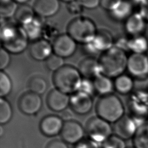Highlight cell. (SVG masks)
Instances as JSON below:
<instances>
[{
  "mask_svg": "<svg viewBox=\"0 0 148 148\" xmlns=\"http://www.w3.org/2000/svg\"><path fill=\"white\" fill-rule=\"evenodd\" d=\"M1 39L3 47L13 54L23 52L27 48L29 39L22 26L5 20L1 23Z\"/></svg>",
  "mask_w": 148,
  "mask_h": 148,
  "instance_id": "1",
  "label": "cell"
},
{
  "mask_svg": "<svg viewBox=\"0 0 148 148\" xmlns=\"http://www.w3.org/2000/svg\"><path fill=\"white\" fill-rule=\"evenodd\" d=\"M98 61L103 75L116 77L127 69L128 57L124 51L113 46L102 53Z\"/></svg>",
  "mask_w": 148,
  "mask_h": 148,
  "instance_id": "2",
  "label": "cell"
},
{
  "mask_svg": "<svg viewBox=\"0 0 148 148\" xmlns=\"http://www.w3.org/2000/svg\"><path fill=\"white\" fill-rule=\"evenodd\" d=\"M82 80L79 69L69 64H65L54 72L52 77L56 88L66 94L78 91Z\"/></svg>",
  "mask_w": 148,
  "mask_h": 148,
  "instance_id": "3",
  "label": "cell"
},
{
  "mask_svg": "<svg viewBox=\"0 0 148 148\" xmlns=\"http://www.w3.org/2000/svg\"><path fill=\"white\" fill-rule=\"evenodd\" d=\"M95 110L98 117L110 123H114L124 116L125 110L121 99L110 94L101 96L98 99Z\"/></svg>",
  "mask_w": 148,
  "mask_h": 148,
  "instance_id": "4",
  "label": "cell"
},
{
  "mask_svg": "<svg viewBox=\"0 0 148 148\" xmlns=\"http://www.w3.org/2000/svg\"><path fill=\"white\" fill-rule=\"evenodd\" d=\"M67 34L76 42L88 43L94 39L97 29L92 20L84 16H77L71 20L66 28Z\"/></svg>",
  "mask_w": 148,
  "mask_h": 148,
  "instance_id": "5",
  "label": "cell"
},
{
  "mask_svg": "<svg viewBox=\"0 0 148 148\" xmlns=\"http://www.w3.org/2000/svg\"><path fill=\"white\" fill-rule=\"evenodd\" d=\"M86 131L90 139L101 144L109 138L113 132L110 123L98 116L91 117L87 121Z\"/></svg>",
  "mask_w": 148,
  "mask_h": 148,
  "instance_id": "6",
  "label": "cell"
},
{
  "mask_svg": "<svg viewBox=\"0 0 148 148\" xmlns=\"http://www.w3.org/2000/svg\"><path fill=\"white\" fill-rule=\"evenodd\" d=\"M129 116L135 121L138 127L148 120V101L132 94L127 103Z\"/></svg>",
  "mask_w": 148,
  "mask_h": 148,
  "instance_id": "7",
  "label": "cell"
},
{
  "mask_svg": "<svg viewBox=\"0 0 148 148\" xmlns=\"http://www.w3.org/2000/svg\"><path fill=\"white\" fill-rule=\"evenodd\" d=\"M114 40L111 33L105 29L97 31L93 40L84 45V50L90 55L103 53L113 46Z\"/></svg>",
  "mask_w": 148,
  "mask_h": 148,
  "instance_id": "8",
  "label": "cell"
},
{
  "mask_svg": "<svg viewBox=\"0 0 148 148\" xmlns=\"http://www.w3.org/2000/svg\"><path fill=\"white\" fill-rule=\"evenodd\" d=\"M127 70L136 79L148 77V56L146 54L132 53L128 57Z\"/></svg>",
  "mask_w": 148,
  "mask_h": 148,
  "instance_id": "9",
  "label": "cell"
},
{
  "mask_svg": "<svg viewBox=\"0 0 148 148\" xmlns=\"http://www.w3.org/2000/svg\"><path fill=\"white\" fill-rule=\"evenodd\" d=\"M54 53L63 58L72 56L76 49V42L68 34L57 35L52 43Z\"/></svg>",
  "mask_w": 148,
  "mask_h": 148,
  "instance_id": "10",
  "label": "cell"
},
{
  "mask_svg": "<svg viewBox=\"0 0 148 148\" xmlns=\"http://www.w3.org/2000/svg\"><path fill=\"white\" fill-rule=\"evenodd\" d=\"M18 105L22 113L27 115H33L37 113L42 108V99L39 95L29 91L20 96Z\"/></svg>",
  "mask_w": 148,
  "mask_h": 148,
  "instance_id": "11",
  "label": "cell"
},
{
  "mask_svg": "<svg viewBox=\"0 0 148 148\" xmlns=\"http://www.w3.org/2000/svg\"><path fill=\"white\" fill-rule=\"evenodd\" d=\"M60 135L65 143L76 145L83 139L84 129L79 122L72 120L64 122Z\"/></svg>",
  "mask_w": 148,
  "mask_h": 148,
  "instance_id": "12",
  "label": "cell"
},
{
  "mask_svg": "<svg viewBox=\"0 0 148 148\" xmlns=\"http://www.w3.org/2000/svg\"><path fill=\"white\" fill-rule=\"evenodd\" d=\"M92 105V97L83 92L78 91L70 97L69 106L71 110L76 114L84 115L88 113Z\"/></svg>",
  "mask_w": 148,
  "mask_h": 148,
  "instance_id": "13",
  "label": "cell"
},
{
  "mask_svg": "<svg viewBox=\"0 0 148 148\" xmlns=\"http://www.w3.org/2000/svg\"><path fill=\"white\" fill-rule=\"evenodd\" d=\"M113 131L114 134L124 140L134 137L138 125L135 121L129 116L124 115L114 123Z\"/></svg>",
  "mask_w": 148,
  "mask_h": 148,
  "instance_id": "14",
  "label": "cell"
},
{
  "mask_svg": "<svg viewBox=\"0 0 148 148\" xmlns=\"http://www.w3.org/2000/svg\"><path fill=\"white\" fill-rule=\"evenodd\" d=\"M64 124V122L60 116L50 114L42 119L39 128L44 135L51 137L61 134Z\"/></svg>",
  "mask_w": 148,
  "mask_h": 148,
  "instance_id": "15",
  "label": "cell"
},
{
  "mask_svg": "<svg viewBox=\"0 0 148 148\" xmlns=\"http://www.w3.org/2000/svg\"><path fill=\"white\" fill-rule=\"evenodd\" d=\"M70 97L57 88L52 89L47 94L46 103L53 111L61 112L69 105Z\"/></svg>",
  "mask_w": 148,
  "mask_h": 148,
  "instance_id": "16",
  "label": "cell"
},
{
  "mask_svg": "<svg viewBox=\"0 0 148 148\" xmlns=\"http://www.w3.org/2000/svg\"><path fill=\"white\" fill-rule=\"evenodd\" d=\"M78 69L81 75L90 79H95L102 75L98 60L91 56L83 59L79 62Z\"/></svg>",
  "mask_w": 148,
  "mask_h": 148,
  "instance_id": "17",
  "label": "cell"
},
{
  "mask_svg": "<svg viewBox=\"0 0 148 148\" xmlns=\"http://www.w3.org/2000/svg\"><path fill=\"white\" fill-rule=\"evenodd\" d=\"M52 51V45L45 39H39L35 40L29 49L30 56L37 61L46 60L51 55Z\"/></svg>",
  "mask_w": 148,
  "mask_h": 148,
  "instance_id": "18",
  "label": "cell"
},
{
  "mask_svg": "<svg viewBox=\"0 0 148 148\" xmlns=\"http://www.w3.org/2000/svg\"><path fill=\"white\" fill-rule=\"evenodd\" d=\"M146 22L139 12L134 13L125 21V29L132 37L143 35L146 29Z\"/></svg>",
  "mask_w": 148,
  "mask_h": 148,
  "instance_id": "19",
  "label": "cell"
},
{
  "mask_svg": "<svg viewBox=\"0 0 148 148\" xmlns=\"http://www.w3.org/2000/svg\"><path fill=\"white\" fill-rule=\"evenodd\" d=\"M32 8L39 16L49 17L57 13L60 3L58 0H35Z\"/></svg>",
  "mask_w": 148,
  "mask_h": 148,
  "instance_id": "20",
  "label": "cell"
},
{
  "mask_svg": "<svg viewBox=\"0 0 148 148\" xmlns=\"http://www.w3.org/2000/svg\"><path fill=\"white\" fill-rule=\"evenodd\" d=\"M135 87V81L132 77L121 74L116 77L114 82V87L117 92L121 94H128L134 90Z\"/></svg>",
  "mask_w": 148,
  "mask_h": 148,
  "instance_id": "21",
  "label": "cell"
},
{
  "mask_svg": "<svg viewBox=\"0 0 148 148\" xmlns=\"http://www.w3.org/2000/svg\"><path fill=\"white\" fill-rule=\"evenodd\" d=\"M134 5L130 0H122L116 8L110 12L112 18L116 20H126L133 14Z\"/></svg>",
  "mask_w": 148,
  "mask_h": 148,
  "instance_id": "22",
  "label": "cell"
},
{
  "mask_svg": "<svg viewBox=\"0 0 148 148\" xmlns=\"http://www.w3.org/2000/svg\"><path fill=\"white\" fill-rule=\"evenodd\" d=\"M94 84L96 92L101 95V96L112 94L114 87V83L110 79V77L101 75L94 79Z\"/></svg>",
  "mask_w": 148,
  "mask_h": 148,
  "instance_id": "23",
  "label": "cell"
},
{
  "mask_svg": "<svg viewBox=\"0 0 148 148\" xmlns=\"http://www.w3.org/2000/svg\"><path fill=\"white\" fill-rule=\"evenodd\" d=\"M35 13L33 8L26 4H20L18 6L14 17L18 23L24 25L34 19Z\"/></svg>",
  "mask_w": 148,
  "mask_h": 148,
  "instance_id": "24",
  "label": "cell"
},
{
  "mask_svg": "<svg viewBox=\"0 0 148 148\" xmlns=\"http://www.w3.org/2000/svg\"><path fill=\"white\" fill-rule=\"evenodd\" d=\"M26 32L29 39L36 40L39 39L43 32V24L42 20L36 17L29 23L22 25Z\"/></svg>",
  "mask_w": 148,
  "mask_h": 148,
  "instance_id": "25",
  "label": "cell"
},
{
  "mask_svg": "<svg viewBox=\"0 0 148 148\" xmlns=\"http://www.w3.org/2000/svg\"><path fill=\"white\" fill-rule=\"evenodd\" d=\"M147 50L148 39L143 35L130 38L129 51L135 54H146Z\"/></svg>",
  "mask_w": 148,
  "mask_h": 148,
  "instance_id": "26",
  "label": "cell"
},
{
  "mask_svg": "<svg viewBox=\"0 0 148 148\" xmlns=\"http://www.w3.org/2000/svg\"><path fill=\"white\" fill-rule=\"evenodd\" d=\"M135 148H148V123L139 126L133 137Z\"/></svg>",
  "mask_w": 148,
  "mask_h": 148,
  "instance_id": "27",
  "label": "cell"
},
{
  "mask_svg": "<svg viewBox=\"0 0 148 148\" xmlns=\"http://www.w3.org/2000/svg\"><path fill=\"white\" fill-rule=\"evenodd\" d=\"M28 87L30 91L40 95L46 91L47 84L43 77L38 75H35L29 79Z\"/></svg>",
  "mask_w": 148,
  "mask_h": 148,
  "instance_id": "28",
  "label": "cell"
},
{
  "mask_svg": "<svg viewBox=\"0 0 148 148\" xmlns=\"http://www.w3.org/2000/svg\"><path fill=\"white\" fill-rule=\"evenodd\" d=\"M13 110L10 103L4 98L0 99V123L1 125L9 122L12 117Z\"/></svg>",
  "mask_w": 148,
  "mask_h": 148,
  "instance_id": "29",
  "label": "cell"
},
{
  "mask_svg": "<svg viewBox=\"0 0 148 148\" xmlns=\"http://www.w3.org/2000/svg\"><path fill=\"white\" fill-rule=\"evenodd\" d=\"M17 7V3L14 0L1 1L0 14L1 18L7 19L14 16Z\"/></svg>",
  "mask_w": 148,
  "mask_h": 148,
  "instance_id": "30",
  "label": "cell"
},
{
  "mask_svg": "<svg viewBox=\"0 0 148 148\" xmlns=\"http://www.w3.org/2000/svg\"><path fill=\"white\" fill-rule=\"evenodd\" d=\"M134 94L148 101V77L135 81Z\"/></svg>",
  "mask_w": 148,
  "mask_h": 148,
  "instance_id": "31",
  "label": "cell"
},
{
  "mask_svg": "<svg viewBox=\"0 0 148 148\" xmlns=\"http://www.w3.org/2000/svg\"><path fill=\"white\" fill-rule=\"evenodd\" d=\"M12 88V83L10 78L4 72H0V95L3 98L9 95Z\"/></svg>",
  "mask_w": 148,
  "mask_h": 148,
  "instance_id": "32",
  "label": "cell"
},
{
  "mask_svg": "<svg viewBox=\"0 0 148 148\" xmlns=\"http://www.w3.org/2000/svg\"><path fill=\"white\" fill-rule=\"evenodd\" d=\"M102 148H127L125 140L112 134L102 143Z\"/></svg>",
  "mask_w": 148,
  "mask_h": 148,
  "instance_id": "33",
  "label": "cell"
},
{
  "mask_svg": "<svg viewBox=\"0 0 148 148\" xmlns=\"http://www.w3.org/2000/svg\"><path fill=\"white\" fill-rule=\"evenodd\" d=\"M64 58L55 54H51L46 60V67L50 70L56 72L64 65Z\"/></svg>",
  "mask_w": 148,
  "mask_h": 148,
  "instance_id": "34",
  "label": "cell"
},
{
  "mask_svg": "<svg viewBox=\"0 0 148 148\" xmlns=\"http://www.w3.org/2000/svg\"><path fill=\"white\" fill-rule=\"evenodd\" d=\"M79 91L87 94L92 97L96 92L94 81H92V79L84 77L82 80Z\"/></svg>",
  "mask_w": 148,
  "mask_h": 148,
  "instance_id": "35",
  "label": "cell"
},
{
  "mask_svg": "<svg viewBox=\"0 0 148 148\" xmlns=\"http://www.w3.org/2000/svg\"><path fill=\"white\" fill-rule=\"evenodd\" d=\"M10 57L9 52L3 47L0 50V69L1 71L6 68L10 63Z\"/></svg>",
  "mask_w": 148,
  "mask_h": 148,
  "instance_id": "36",
  "label": "cell"
},
{
  "mask_svg": "<svg viewBox=\"0 0 148 148\" xmlns=\"http://www.w3.org/2000/svg\"><path fill=\"white\" fill-rule=\"evenodd\" d=\"M75 148H99V143L92 139H83L75 145Z\"/></svg>",
  "mask_w": 148,
  "mask_h": 148,
  "instance_id": "37",
  "label": "cell"
},
{
  "mask_svg": "<svg viewBox=\"0 0 148 148\" xmlns=\"http://www.w3.org/2000/svg\"><path fill=\"white\" fill-rule=\"evenodd\" d=\"M121 1L122 0H101L100 5L103 9L110 12L116 8Z\"/></svg>",
  "mask_w": 148,
  "mask_h": 148,
  "instance_id": "38",
  "label": "cell"
},
{
  "mask_svg": "<svg viewBox=\"0 0 148 148\" xmlns=\"http://www.w3.org/2000/svg\"><path fill=\"white\" fill-rule=\"evenodd\" d=\"M83 8V7L76 0L68 3V10L72 14H77L80 13L82 12V9Z\"/></svg>",
  "mask_w": 148,
  "mask_h": 148,
  "instance_id": "39",
  "label": "cell"
},
{
  "mask_svg": "<svg viewBox=\"0 0 148 148\" xmlns=\"http://www.w3.org/2000/svg\"><path fill=\"white\" fill-rule=\"evenodd\" d=\"M83 8L94 9L100 5L101 0H76Z\"/></svg>",
  "mask_w": 148,
  "mask_h": 148,
  "instance_id": "40",
  "label": "cell"
},
{
  "mask_svg": "<svg viewBox=\"0 0 148 148\" xmlns=\"http://www.w3.org/2000/svg\"><path fill=\"white\" fill-rule=\"evenodd\" d=\"M129 39L124 38H119L114 46L125 51H129Z\"/></svg>",
  "mask_w": 148,
  "mask_h": 148,
  "instance_id": "41",
  "label": "cell"
},
{
  "mask_svg": "<svg viewBox=\"0 0 148 148\" xmlns=\"http://www.w3.org/2000/svg\"><path fill=\"white\" fill-rule=\"evenodd\" d=\"M46 148H69L66 143L62 140L55 139L50 141Z\"/></svg>",
  "mask_w": 148,
  "mask_h": 148,
  "instance_id": "42",
  "label": "cell"
},
{
  "mask_svg": "<svg viewBox=\"0 0 148 148\" xmlns=\"http://www.w3.org/2000/svg\"><path fill=\"white\" fill-rule=\"evenodd\" d=\"M73 112V111H72ZM71 110L65 109L64 111L61 112L60 117L63 120V121H67L72 120L73 117V113Z\"/></svg>",
  "mask_w": 148,
  "mask_h": 148,
  "instance_id": "43",
  "label": "cell"
},
{
  "mask_svg": "<svg viewBox=\"0 0 148 148\" xmlns=\"http://www.w3.org/2000/svg\"><path fill=\"white\" fill-rule=\"evenodd\" d=\"M139 12L142 15L147 22H148V0L147 2L139 8Z\"/></svg>",
  "mask_w": 148,
  "mask_h": 148,
  "instance_id": "44",
  "label": "cell"
},
{
  "mask_svg": "<svg viewBox=\"0 0 148 148\" xmlns=\"http://www.w3.org/2000/svg\"><path fill=\"white\" fill-rule=\"evenodd\" d=\"M133 5L137 6L138 7L141 8L143 6L147 1V0H130Z\"/></svg>",
  "mask_w": 148,
  "mask_h": 148,
  "instance_id": "45",
  "label": "cell"
},
{
  "mask_svg": "<svg viewBox=\"0 0 148 148\" xmlns=\"http://www.w3.org/2000/svg\"><path fill=\"white\" fill-rule=\"evenodd\" d=\"M17 3L20 4H25L27 2H28L29 0H14Z\"/></svg>",
  "mask_w": 148,
  "mask_h": 148,
  "instance_id": "46",
  "label": "cell"
},
{
  "mask_svg": "<svg viewBox=\"0 0 148 148\" xmlns=\"http://www.w3.org/2000/svg\"><path fill=\"white\" fill-rule=\"evenodd\" d=\"M62 1H64V2H67V3H69V2H72L75 0H61Z\"/></svg>",
  "mask_w": 148,
  "mask_h": 148,
  "instance_id": "47",
  "label": "cell"
},
{
  "mask_svg": "<svg viewBox=\"0 0 148 148\" xmlns=\"http://www.w3.org/2000/svg\"><path fill=\"white\" fill-rule=\"evenodd\" d=\"M10 1V0H1V1Z\"/></svg>",
  "mask_w": 148,
  "mask_h": 148,
  "instance_id": "48",
  "label": "cell"
},
{
  "mask_svg": "<svg viewBox=\"0 0 148 148\" xmlns=\"http://www.w3.org/2000/svg\"><path fill=\"white\" fill-rule=\"evenodd\" d=\"M130 148H135V147H130Z\"/></svg>",
  "mask_w": 148,
  "mask_h": 148,
  "instance_id": "49",
  "label": "cell"
}]
</instances>
